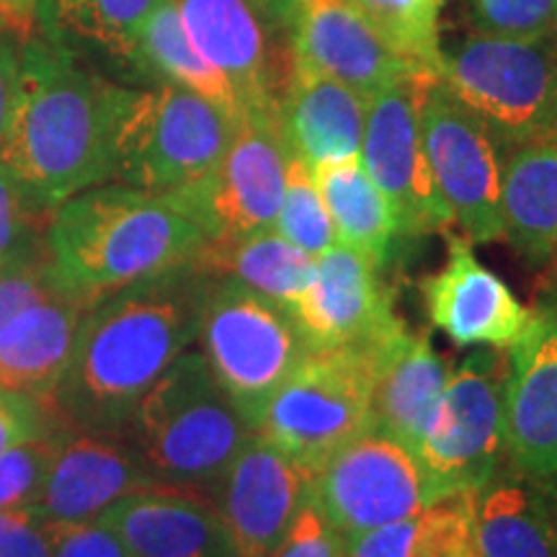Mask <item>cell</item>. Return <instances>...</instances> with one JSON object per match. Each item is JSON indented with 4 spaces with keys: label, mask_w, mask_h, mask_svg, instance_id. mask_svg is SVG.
I'll return each mask as SVG.
<instances>
[{
    "label": "cell",
    "mask_w": 557,
    "mask_h": 557,
    "mask_svg": "<svg viewBox=\"0 0 557 557\" xmlns=\"http://www.w3.org/2000/svg\"><path fill=\"white\" fill-rule=\"evenodd\" d=\"M212 282L189 261L96 299L47 400L54 418L124 434L143 395L197 341Z\"/></svg>",
    "instance_id": "obj_1"
},
{
    "label": "cell",
    "mask_w": 557,
    "mask_h": 557,
    "mask_svg": "<svg viewBox=\"0 0 557 557\" xmlns=\"http://www.w3.org/2000/svg\"><path fill=\"white\" fill-rule=\"evenodd\" d=\"M120 96L122 86L83 67L65 41L32 32L21 45L18 99L0 139V169L47 209L109 184Z\"/></svg>",
    "instance_id": "obj_2"
},
{
    "label": "cell",
    "mask_w": 557,
    "mask_h": 557,
    "mask_svg": "<svg viewBox=\"0 0 557 557\" xmlns=\"http://www.w3.org/2000/svg\"><path fill=\"white\" fill-rule=\"evenodd\" d=\"M207 235L169 197L99 184L62 201L47 227L54 276L90 297L197 259Z\"/></svg>",
    "instance_id": "obj_3"
},
{
    "label": "cell",
    "mask_w": 557,
    "mask_h": 557,
    "mask_svg": "<svg viewBox=\"0 0 557 557\" xmlns=\"http://www.w3.org/2000/svg\"><path fill=\"white\" fill-rule=\"evenodd\" d=\"M124 434L158 485L209 493L256 423L214 380L205 354L186 348L143 395Z\"/></svg>",
    "instance_id": "obj_4"
},
{
    "label": "cell",
    "mask_w": 557,
    "mask_h": 557,
    "mask_svg": "<svg viewBox=\"0 0 557 557\" xmlns=\"http://www.w3.org/2000/svg\"><path fill=\"white\" fill-rule=\"evenodd\" d=\"M240 120L171 83L120 96L114 127V184L148 194L181 191L227 150Z\"/></svg>",
    "instance_id": "obj_5"
},
{
    "label": "cell",
    "mask_w": 557,
    "mask_h": 557,
    "mask_svg": "<svg viewBox=\"0 0 557 557\" xmlns=\"http://www.w3.org/2000/svg\"><path fill=\"white\" fill-rule=\"evenodd\" d=\"M382 348H318L263 403L256 434L315 475L341 447L372 426L374 369Z\"/></svg>",
    "instance_id": "obj_6"
},
{
    "label": "cell",
    "mask_w": 557,
    "mask_h": 557,
    "mask_svg": "<svg viewBox=\"0 0 557 557\" xmlns=\"http://www.w3.org/2000/svg\"><path fill=\"white\" fill-rule=\"evenodd\" d=\"M438 81L468 107L500 150L557 137V50L547 39L470 34L442 52Z\"/></svg>",
    "instance_id": "obj_7"
},
{
    "label": "cell",
    "mask_w": 557,
    "mask_h": 557,
    "mask_svg": "<svg viewBox=\"0 0 557 557\" xmlns=\"http://www.w3.org/2000/svg\"><path fill=\"white\" fill-rule=\"evenodd\" d=\"M197 341L214 380L253 423L271 393L318 351L287 305L218 276Z\"/></svg>",
    "instance_id": "obj_8"
},
{
    "label": "cell",
    "mask_w": 557,
    "mask_h": 557,
    "mask_svg": "<svg viewBox=\"0 0 557 557\" xmlns=\"http://www.w3.org/2000/svg\"><path fill=\"white\" fill-rule=\"evenodd\" d=\"M508 357L480 348L451 367L416 457L442 496L478 491L506 468L504 387Z\"/></svg>",
    "instance_id": "obj_9"
},
{
    "label": "cell",
    "mask_w": 557,
    "mask_h": 557,
    "mask_svg": "<svg viewBox=\"0 0 557 557\" xmlns=\"http://www.w3.org/2000/svg\"><path fill=\"white\" fill-rule=\"evenodd\" d=\"M310 498L348 540L413 517L447 496H442L413 451L369 426L312 475Z\"/></svg>",
    "instance_id": "obj_10"
},
{
    "label": "cell",
    "mask_w": 557,
    "mask_h": 557,
    "mask_svg": "<svg viewBox=\"0 0 557 557\" xmlns=\"http://www.w3.org/2000/svg\"><path fill=\"white\" fill-rule=\"evenodd\" d=\"M289 150L276 120L243 116L227 150L186 189L165 194L201 227L207 240L274 230L284 199Z\"/></svg>",
    "instance_id": "obj_11"
},
{
    "label": "cell",
    "mask_w": 557,
    "mask_h": 557,
    "mask_svg": "<svg viewBox=\"0 0 557 557\" xmlns=\"http://www.w3.org/2000/svg\"><path fill=\"white\" fill-rule=\"evenodd\" d=\"M418 122L431 173L455 225L472 243L504 240L500 163L504 150L483 122L438 78L426 81Z\"/></svg>",
    "instance_id": "obj_12"
},
{
    "label": "cell",
    "mask_w": 557,
    "mask_h": 557,
    "mask_svg": "<svg viewBox=\"0 0 557 557\" xmlns=\"http://www.w3.org/2000/svg\"><path fill=\"white\" fill-rule=\"evenodd\" d=\"M426 81L429 75H410L367 101L359 160L385 194L403 238L449 233L455 227L421 139L418 99Z\"/></svg>",
    "instance_id": "obj_13"
},
{
    "label": "cell",
    "mask_w": 557,
    "mask_h": 557,
    "mask_svg": "<svg viewBox=\"0 0 557 557\" xmlns=\"http://www.w3.org/2000/svg\"><path fill=\"white\" fill-rule=\"evenodd\" d=\"M315 348H382L406 329L380 263L336 243L315 259L310 284L292 305Z\"/></svg>",
    "instance_id": "obj_14"
},
{
    "label": "cell",
    "mask_w": 557,
    "mask_h": 557,
    "mask_svg": "<svg viewBox=\"0 0 557 557\" xmlns=\"http://www.w3.org/2000/svg\"><path fill=\"white\" fill-rule=\"evenodd\" d=\"M312 478L261 434L238 451L207 493L233 557H271L310 500Z\"/></svg>",
    "instance_id": "obj_15"
},
{
    "label": "cell",
    "mask_w": 557,
    "mask_h": 557,
    "mask_svg": "<svg viewBox=\"0 0 557 557\" xmlns=\"http://www.w3.org/2000/svg\"><path fill=\"white\" fill-rule=\"evenodd\" d=\"M506 357V468L557 478V310L532 305V320Z\"/></svg>",
    "instance_id": "obj_16"
},
{
    "label": "cell",
    "mask_w": 557,
    "mask_h": 557,
    "mask_svg": "<svg viewBox=\"0 0 557 557\" xmlns=\"http://www.w3.org/2000/svg\"><path fill=\"white\" fill-rule=\"evenodd\" d=\"M447 235V261L418 282L429 323L459 348H498L517 344L532 320L511 287L478 261L472 240L462 233Z\"/></svg>",
    "instance_id": "obj_17"
},
{
    "label": "cell",
    "mask_w": 557,
    "mask_h": 557,
    "mask_svg": "<svg viewBox=\"0 0 557 557\" xmlns=\"http://www.w3.org/2000/svg\"><path fill=\"white\" fill-rule=\"evenodd\" d=\"M158 485L127 434L62 423L45 485L32 508L52 524L96 521L116 500Z\"/></svg>",
    "instance_id": "obj_18"
},
{
    "label": "cell",
    "mask_w": 557,
    "mask_h": 557,
    "mask_svg": "<svg viewBox=\"0 0 557 557\" xmlns=\"http://www.w3.org/2000/svg\"><path fill=\"white\" fill-rule=\"evenodd\" d=\"M287 34L289 60L297 67L346 83L367 99L423 75L393 52L351 0H297Z\"/></svg>",
    "instance_id": "obj_19"
},
{
    "label": "cell",
    "mask_w": 557,
    "mask_h": 557,
    "mask_svg": "<svg viewBox=\"0 0 557 557\" xmlns=\"http://www.w3.org/2000/svg\"><path fill=\"white\" fill-rule=\"evenodd\" d=\"M194 47L238 96L243 116L276 120L289 52L271 47L267 24L248 0H173Z\"/></svg>",
    "instance_id": "obj_20"
},
{
    "label": "cell",
    "mask_w": 557,
    "mask_h": 557,
    "mask_svg": "<svg viewBox=\"0 0 557 557\" xmlns=\"http://www.w3.org/2000/svg\"><path fill=\"white\" fill-rule=\"evenodd\" d=\"M129 557H233L207 493L150 485L116 500L99 519Z\"/></svg>",
    "instance_id": "obj_21"
},
{
    "label": "cell",
    "mask_w": 557,
    "mask_h": 557,
    "mask_svg": "<svg viewBox=\"0 0 557 557\" xmlns=\"http://www.w3.org/2000/svg\"><path fill=\"white\" fill-rule=\"evenodd\" d=\"M96 299L58 284L0 329V387L32 398H52L73 357L83 318Z\"/></svg>",
    "instance_id": "obj_22"
},
{
    "label": "cell",
    "mask_w": 557,
    "mask_h": 557,
    "mask_svg": "<svg viewBox=\"0 0 557 557\" xmlns=\"http://www.w3.org/2000/svg\"><path fill=\"white\" fill-rule=\"evenodd\" d=\"M367 101L346 83L310 73L289 60L287 81L276 101V127L292 156L310 169L359 158Z\"/></svg>",
    "instance_id": "obj_23"
},
{
    "label": "cell",
    "mask_w": 557,
    "mask_h": 557,
    "mask_svg": "<svg viewBox=\"0 0 557 557\" xmlns=\"http://www.w3.org/2000/svg\"><path fill=\"white\" fill-rule=\"evenodd\" d=\"M478 557H557V478L498 470L472 493Z\"/></svg>",
    "instance_id": "obj_24"
},
{
    "label": "cell",
    "mask_w": 557,
    "mask_h": 557,
    "mask_svg": "<svg viewBox=\"0 0 557 557\" xmlns=\"http://www.w3.org/2000/svg\"><path fill=\"white\" fill-rule=\"evenodd\" d=\"M451 374L426 331H400L382 348L372 387V426L418 451Z\"/></svg>",
    "instance_id": "obj_25"
},
{
    "label": "cell",
    "mask_w": 557,
    "mask_h": 557,
    "mask_svg": "<svg viewBox=\"0 0 557 557\" xmlns=\"http://www.w3.org/2000/svg\"><path fill=\"white\" fill-rule=\"evenodd\" d=\"M500 220L521 259L534 267L557 259V137L504 150Z\"/></svg>",
    "instance_id": "obj_26"
},
{
    "label": "cell",
    "mask_w": 557,
    "mask_h": 557,
    "mask_svg": "<svg viewBox=\"0 0 557 557\" xmlns=\"http://www.w3.org/2000/svg\"><path fill=\"white\" fill-rule=\"evenodd\" d=\"M194 263L218 278H235L289 310L315 271V259L284 240L276 230L233 240H207Z\"/></svg>",
    "instance_id": "obj_27"
},
{
    "label": "cell",
    "mask_w": 557,
    "mask_h": 557,
    "mask_svg": "<svg viewBox=\"0 0 557 557\" xmlns=\"http://www.w3.org/2000/svg\"><path fill=\"white\" fill-rule=\"evenodd\" d=\"M312 173L336 230V243L359 250L382 267L393 253L395 238H400L398 222L361 160L346 158L318 165Z\"/></svg>",
    "instance_id": "obj_28"
},
{
    "label": "cell",
    "mask_w": 557,
    "mask_h": 557,
    "mask_svg": "<svg viewBox=\"0 0 557 557\" xmlns=\"http://www.w3.org/2000/svg\"><path fill=\"white\" fill-rule=\"evenodd\" d=\"M472 493L438 498L400 521L346 540V557H478Z\"/></svg>",
    "instance_id": "obj_29"
},
{
    "label": "cell",
    "mask_w": 557,
    "mask_h": 557,
    "mask_svg": "<svg viewBox=\"0 0 557 557\" xmlns=\"http://www.w3.org/2000/svg\"><path fill=\"white\" fill-rule=\"evenodd\" d=\"M132 70L148 75L156 83H171L207 101L218 103L230 116L243 120V109L233 86L218 67L201 54L186 34L173 0L160 3V9L148 18L139 34Z\"/></svg>",
    "instance_id": "obj_30"
},
{
    "label": "cell",
    "mask_w": 557,
    "mask_h": 557,
    "mask_svg": "<svg viewBox=\"0 0 557 557\" xmlns=\"http://www.w3.org/2000/svg\"><path fill=\"white\" fill-rule=\"evenodd\" d=\"M165 0H37L34 21L47 37L81 41L132 67L143 26Z\"/></svg>",
    "instance_id": "obj_31"
},
{
    "label": "cell",
    "mask_w": 557,
    "mask_h": 557,
    "mask_svg": "<svg viewBox=\"0 0 557 557\" xmlns=\"http://www.w3.org/2000/svg\"><path fill=\"white\" fill-rule=\"evenodd\" d=\"M382 39L418 73H442L444 0H351Z\"/></svg>",
    "instance_id": "obj_32"
},
{
    "label": "cell",
    "mask_w": 557,
    "mask_h": 557,
    "mask_svg": "<svg viewBox=\"0 0 557 557\" xmlns=\"http://www.w3.org/2000/svg\"><path fill=\"white\" fill-rule=\"evenodd\" d=\"M274 230L292 246L310 253L312 259L336 246V230H333L323 194L315 184V173L305 160L292 156V152L287 160V178H284V199L278 207Z\"/></svg>",
    "instance_id": "obj_33"
},
{
    "label": "cell",
    "mask_w": 557,
    "mask_h": 557,
    "mask_svg": "<svg viewBox=\"0 0 557 557\" xmlns=\"http://www.w3.org/2000/svg\"><path fill=\"white\" fill-rule=\"evenodd\" d=\"M52 212L54 209L41 207L0 169V267L50 250L47 227Z\"/></svg>",
    "instance_id": "obj_34"
},
{
    "label": "cell",
    "mask_w": 557,
    "mask_h": 557,
    "mask_svg": "<svg viewBox=\"0 0 557 557\" xmlns=\"http://www.w3.org/2000/svg\"><path fill=\"white\" fill-rule=\"evenodd\" d=\"M475 34L504 39H547L557 32V0H468Z\"/></svg>",
    "instance_id": "obj_35"
},
{
    "label": "cell",
    "mask_w": 557,
    "mask_h": 557,
    "mask_svg": "<svg viewBox=\"0 0 557 557\" xmlns=\"http://www.w3.org/2000/svg\"><path fill=\"white\" fill-rule=\"evenodd\" d=\"M60 426L0 455V508H32L37 504L58 449Z\"/></svg>",
    "instance_id": "obj_36"
},
{
    "label": "cell",
    "mask_w": 557,
    "mask_h": 557,
    "mask_svg": "<svg viewBox=\"0 0 557 557\" xmlns=\"http://www.w3.org/2000/svg\"><path fill=\"white\" fill-rule=\"evenodd\" d=\"M50 250L37 256H26L0 267V329H3L16 312L26 310L58 287Z\"/></svg>",
    "instance_id": "obj_37"
},
{
    "label": "cell",
    "mask_w": 557,
    "mask_h": 557,
    "mask_svg": "<svg viewBox=\"0 0 557 557\" xmlns=\"http://www.w3.org/2000/svg\"><path fill=\"white\" fill-rule=\"evenodd\" d=\"M58 426L60 421L54 418L50 406L32 398V395L0 387V455Z\"/></svg>",
    "instance_id": "obj_38"
},
{
    "label": "cell",
    "mask_w": 557,
    "mask_h": 557,
    "mask_svg": "<svg viewBox=\"0 0 557 557\" xmlns=\"http://www.w3.org/2000/svg\"><path fill=\"white\" fill-rule=\"evenodd\" d=\"M271 557H346V537L310 498Z\"/></svg>",
    "instance_id": "obj_39"
},
{
    "label": "cell",
    "mask_w": 557,
    "mask_h": 557,
    "mask_svg": "<svg viewBox=\"0 0 557 557\" xmlns=\"http://www.w3.org/2000/svg\"><path fill=\"white\" fill-rule=\"evenodd\" d=\"M0 557H52L50 521L34 508H0Z\"/></svg>",
    "instance_id": "obj_40"
},
{
    "label": "cell",
    "mask_w": 557,
    "mask_h": 557,
    "mask_svg": "<svg viewBox=\"0 0 557 557\" xmlns=\"http://www.w3.org/2000/svg\"><path fill=\"white\" fill-rule=\"evenodd\" d=\"M52 557H129L122 540L101 521L52 524Z\"/></svg>",
    "instance_id": "obj_41"
},
{
    "label": "cell",
    "mask_w": 557,
    "mask_h": 557,
    "mask_svg": "<svg viewBox=\"0 0 557 557\" xmlns=\"http://www.w3.org/2000/svg\"><path fill=\"white\" fill-rule=\"evenodd\" d=\"M21 45H24V34L0 13V139L5 137L18 99Z\"/></svg>",
    "instance_id": "obj_42"
},
{
    "label": "cell",
    "mask_w": 557,
    "mask_h": 557,
    "mask_svg": "<svg viewBox=\"0 0 557 557\" xmlns=\"http://www.w3.org/2000/svg\"><path fill=\"white\" fill-rule=\"evenodd\" d=\"M248 3L253 5L263 24L271 26V29H287L297 0H248Z\"/></svg>",
    "instance_id": "obj_43"
},
{
    "label": "cell",
    "mask_w": 557,
    "mask_h": 557,
    "mask_svg": "<svg viewBox=\"0 0 557 557\" xmlns=\"http://www.w3.org/2000/svg\"><path fill=\"white\" fill-rule=\"evenodd\" d=\"M34 5H37V0H0V13H3L24 37H29L34 26Z\"/></svg>",
    "instance_id": "obj_44"
},
{
    "label": "cell",
    "mask_w": 557,
    "mask_h": 557,
    "mask_svg": "<svg viewBox=\"0 0 557 557\" xmlns=\"http://www.w3.org/2000/svg\"><path fill=\"white\" fill-rule=\"evenodd\" d=\"M534 305L557 310V259L549 261L540 274L537 287H534Z\"/></svg>",
    "instance_id": "obj_45"
},
{
    "label": "cell",
    "mask_w": 557,
    "mask_h": 557,
    "mask_svg": "<svg viewBox=\"0 0 557 557\" xmlns=\"http://www.w3.org/2000/svg\"><path fill=\"white\" fill-rule=\"evenodd\" d=\"M553 45H555V50H557V32L553 34Z\"/></svg>",
    "instance_id": "obj_46"
}]
</instances>
